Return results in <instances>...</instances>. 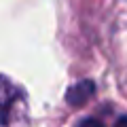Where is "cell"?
I'll return each instance as SVG.
<instances>
[{"mask_svg": "<svg viewBox=\"0 0 127 127\" xmlns=\"http://www.w3.org/2000/svg\"><path fill=\"white\" fill-rule=\"evenodd\" d=\"M93 93H95V83L93 81H89V78H87V81H78L68 89L66 102H68L70 106H83Z\"/></svg>", "mask_w": 127, "mask_h": 127, "instance_id": "6da1fadb", "label": "cell"}, {"mask_svg": "<svg viewBox=\"0 0 127 127\" xmlns=\"http://www.w3.org/2000/svg\"><path fill=\"white\" fill-rule=\"evenodd\" d=\"M114 127H127V114L119 117V121H117V125H114Z\"/></svg>", "mask_w": 127, "mask_h": 127, "instance_id": "3957f363", "label": "cell"}, {"mask_svg": "<svg viewBox=\"0 0 127 127\" xmlns=\"http://www.w3.org/2000/svg\"><path fill=\"white\" fill-rule=\"evenodd\" d=\"M78 127H104L97 119H83L81 123H78Z\"/></svg>", "mask_w": 127, "mask_h": 127, "instance_id": "7a4b0ae2", "label": "cell"}]
</instances>
